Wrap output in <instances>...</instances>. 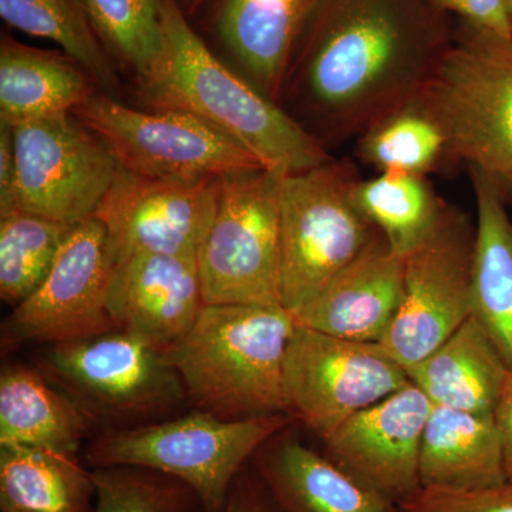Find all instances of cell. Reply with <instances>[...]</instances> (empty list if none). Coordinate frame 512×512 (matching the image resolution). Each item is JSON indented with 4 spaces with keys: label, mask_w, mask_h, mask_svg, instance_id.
<instances>
[{
    "label": "cell",
    "mask_w": 512,
    "mask_h": 512,
    "mask_svg": "<svg viewBox=\"0 0 512 512\" xmlns=\"http://www.w3.org/2000/svg\"><path fill=\"white\" fill-rule=\"evenodd\" d=\"M87 417L37 367L13 363L0 373V446L76 454L93 431Z\"/></svg>",
    "instance_id": "cb8c5ba5"
},
{
    "label": "cell",
    "mask_w": 512,
    "mask_h": 512,
    "mask_svg": "<svg viewBox=\"0 0 512 512\" xmlns=\"http://www.w3.org/2000/svg\"><path fill=\"white\" fill-rule=\"evenodd\" d=\"M431 406L412 382L346 420L322 440L323 454L402 504L419 493L420 453Z\"/></svg>",
    "instance_id": "9a60e30c"
},
{
    "label": "cell",
    "mask_w": 512,
    "mask_h": 512,
    "mask_svg": "<svg viewBox=\"0 0 512 512\" xmlns=\"http://www.w3.org/2000/svg\"><path fill=\"white\" fill-rule=\"evenodd\" d=\"M106 225L90 217L74 227L52 271L0 326L2 350L57 345L116 330L107 311L111 276Z\"/></svg>",
    "instance_id": "4fadbf2b"
},
{
    "label": "cell",
    "mask_w": 512,
    "mask_h": 512,
    "mask_svg": "<svg viewBox=\"0 0 512 512\" xmlns=\"http://www.w3.org/2000/svg\"><path fill=\"white\" fill-rule=\"evenodd\" d=\"M353 195L360 212L402 258L426 241L448 204L429 178L397 171L360 178Z\"/></svg>",
    "instance_id": "484cf974"
},
{
    "label": "cell",
    "mask_w": 512,
    "mask_h": 512,
    "mask_svg": "<svg viewBox=\"0 0 512 512\" xmlns=\"http://www.w3.org/2000/svg\"><path fill=\"white\" fill-rule=\"evenodd\" d=\"M416 103L443 133L450 163L487 178L512 211V35L456 19Z\"/></svg>",
    "instance_id": "277c9868"
},
{
    "label": "cell",
    "mask_w": 512,
    "mask_h": 512,
    "mask_svg": "<svg viewBox=\"0 0 512 512\" xmlns=\"http://www.w3.org/2000/svg\"><path fill=\"white\" fill-rule=\"evenodd\" d=\"M404 512H512V481L480 488L421 487Z\"/></svg>",
    "instance_id": "1f68e13d"
},
{
    "label": "cell",
    "mask_w": 512,
    "mask_h": 512,
    "mask_svg": "<svg viewBox=\"0 0 512 512\" xmlns=\"http://www.w3.org/2000/svg\"><path fill=\"white\" fill-rule=\"evenodd\" d=\"M76 225L32 212L0 217V298L13 308L26 301L52 271Z\"/></svg>",
    "instance_id": "83f0119b"
},
{
    "label": "cell",
    "mask_w": 512,
    "mask_h": 512,
    "mask_svg": "<svg viewBox=\"0 0 512 512\" xmlns=\"http://www.w3.org/2000/svg\"><path fill=\"white\" fill-rule=\"evenodd\" d=\"M36 367L96 434L163 420L188 402L167 353L120 329L46 346Z\"/></svg>",
    "instance_id": "8992f818"
},
{
    "label": "cell",
    "mask_w": 512,
    "mask_h": 512,
    "mask_svg": "<svg viewBox=\"0 0 512 512\" xmlns=\"http://www.w3.org/2000/svg\"><path fill=\"white\" fill-rule=\"evenodd\" d=\"M315 2L217 0L215 5L212 33L229 66L275 103Z\"/></svg>",
    "instance_id": "d6986e66"
},
{
    "label": "cell",
    "mask_w": 512,
    "mask_h": 512,
    "mask_svg": "<svg viewBox=\"0 0 512 512\" xmlns=\"http://www.w3.org/2000/svg\"><path fill=\"white\" fill-rule=\"evenodd\" d=\"M251 464L281 512H404L323 451L306 446L289 426L266 441Z\"/></svg>",
    "instance_id": "ac0fdd59"
},
{
    "label": "cell",
    "mask_w": 512,
    "mask_h": 512,
    "mask_svg": "<svg viewBox=\"0 0 512 512\" xmlns=\"http://www.w3.org/2000/svg\"><path fill=\"white\" fill-rule=\"evenodd\" d=\"M285 175L262 167L215 180L211 221L198 251L205 305L284 308L281 197Z\"/></svg>",
    "instance_id": "52a82bcc"
},
{
    "label": "cell",
    "mask_w": 512,
    "mask_h": 512,
    "mask_svg": "<svg viewBox=\"0 0 512 512\" xmlns=\"http://www.w3.org/2000/svg\"><path fill=\"white\" fill-rule=\"evenodd\" d=\"M92 470L76 454L0 446V511L94 512Z\"/></svg>",
    "instance_id": "d4e9b609"
},
{
    "label": "cell",
    "mask_w": 512,
    "mask_h": 512,
    "mask_svg": "<svg viewBox=\"0 0 512 512\" xmlns=\"http://www.w3.org/2000/svg\"><path fill=\"white\" fill-rule=\"evenodd\" d=\"M508 366L470 316L431 355L407 367L410 382L433 406L494 416L507 380Z\"/></svg>",
    "instance_id": "44dd1931"
},
{
    "label": "cell",
    "mask_w": 512,
    "mask_h": 512,
    "mask_svg": "<svg viewBox=\"0 0 512 512\" xmlns=\"http://www.w3.org/2000/svg\"><path fill=\"white\" fill-rule=\"evenodd\" d=\"M505 9H507L508 19H510L512 29V0H504Z\"/></svg>",
    "instance_id": "74e56055"
},
{
    "label": "cell",
    "mask_w": 512,
    "mask_h": 512,
    "mask_svg": "<svg viewBox=\"0 0 512 512\" xmlns=\"http://www.w3.org/2000/svg\"><path fill=\"white\" fill-rule=\"evenodd\" d=\"M494 420L503 441L505 476L507 480L512 481V369L505 380L500 402L495 409Z\"/></svg>",
    "instance_id": "d590c367"
},
{
    "label": "cell",
    "mask_w": 512,
    "mask_h": 512,
    "mask_svg": "<svg viewBox=\"0 0 512 512\" xmlns=\"http://www.w3.org/2000/svg\"><path fill=\"white\" fill-rule=\"evenodd\" d=\"M474 245L476 221L447 204L434 231L404 258L402 305L380 342L404 370L470 319Z\"/></svg>",
    "instance_id": "8fae6325"
},
{
    "label": "cell",
    "mask_w": 512,
    "mask_h": 512,
    "mask_svg": "<svg viewBox=\"0 0 512 512\" xmlns=\"http://www.w3.org/2000/svg\"><path fill=\"white\" fill-rule=\"evenodd\" d=\"M19 211L18 165L13 128L0 123V217Z\"/></svg>",
    "instance_id": "e575fe53"
},
{
    "label": "cell",
    "mask_w": 512,
    "mask_h": 512,
    "mask_svg": "<svg viewBox=\"0 0 512 512\" xmlns=\"http://www.w3.org/2000/svg\"><path fill=\"white\" fill-rule=\"evenodd\" d=\"M349 160L286 174L281 197V298L302 308L367 247L377 229L357 208Z\"/></svg>",
    "instance_id": "ba28073f"
},
{
    "label": "cell",
    "mask_w": 512,
    "mask_h": 512,
    "mask_svg": "<svg viewBox=\"0 0 512 512\" xmlns=\"http://www.w3.org/2000/svg\"><path fill=\"white\" fill-rule=\"evenodd\" d=\"M295 328L285 308L205 305L190 332L165 353L195 410L224 420L289 416L285 356Z\"/></svg>",
    "instance_id": "3957f363"
},
{
    "label": "cell",
    "mask_w": 512,
    "mask_h": 512,
    "mask_svg": "<svg viewBox=\"0 0 512 512\" xmlns=\"http://www.w3.org/2000/svg\"><path fill=\"white\" fill-rule=\"evenodd\" d=\"M164 0H84L94 29L114 62L143 79L163 50Z\"/></svg>",
    "instance_id": "f546056e"
},
{
    "label": "cell",
    "mask_w": 512,
    "mask_h": 512,
    "mask_svg": "<svg viewBox=\"0 0 512 512\" xmlns=\"http://www.w3.org/2000/svg\"><path fill=\"white\" fill-rule=\"evenodd\" d=\"M180 3L181 9L184 10L185 15L190 18L194 16L208 2V0H177Z\"/></svg>",
    "instance_id": "8d00e7d4"
},
{
    "label": "cell",
    "mask_w": 512,
    "mask_h": 512,
    "mask_svg": "<svg viewBox=\"0 0 512 512\" xmlns=\"http://www.w3.org/2000/svg\"><path fill=\"white\" fill-rule=\"evenodd\" d=\"M0 18L26 35L52 40L92 74L100 92L117 96V63L97 35L84 0H0Z\"/></svg>",
    "instance_id": "4316f807"
},
{
    "label": "cell",
    "mask_w": 512,
    "mask_h": 512,
    "mask_svg": "<svg viewBox=\"0 0 512 512\" xmlns=\"http://www.w3.org/2000/svg\"><path fill=\"white\" fill-rule=\"evenodd\" d=\"M94 512H204L200 498L177 478L150 468H92Z\"/></svg>",
    "instance_id": "4dcf8cb0"
},
{
    "label": "cell",
    "mask_w": 512,
    "mask_h": 512,
    "mask_svg": "<svg viewBox=\"0 0 512 512\" xmlns=\"http://www.w3.org/2000/svg\"><path fill=\"white\" fill-rule=\"evenodd\" d=\"M403 288L404 258L377 231L357 258L292 313L298 325L326 335L380 343L402 305Z\"/></svg>",
    "instance_id": "e0dca14e"
},
{
    "label": "cell",
    "mask_w": 512,
    "mask_h": 512,
    "mask_svg": "<svg viewBox=\"0 0 512 512\" xmlns=\"http://www.w3.org/2000/svg\"><path fill=\"white\" fill-rule=\"evenodd\" d=\"M163 50L138 79L151 110L190 113L247 148L266 168L301 173L332 160L278 103L222 62L188 22L177 0L163 2Z\"/></svg>",
    "instance_id": "7a4b0ae2"
},
{
    "label": "cell",
    "mask_w": 512,
    "mask_h": 512,
    "mask_svg": "<svg viewBox=\"0 0 512 512\" xmlns=\"http://www.w3.org/2000/svg\"><path fill=\"white\" fill-rule=\"evenodd\" d=\"M198 255H140L113 265L107 311L117 329L167 352L204 309Z\"/></svg>",
    "instance_id": "2e32d148"
},
{
    "label": "cell",
    "mask_w": 512,
    "mask_h": 512,
    "mask_svg": "<svg viewBox=\"0 0 512 512\" xmlns=\"http://www.w3.org/2000/svg\"><path fill=\"white\" fill-rule=\"evenodd\" d=\"M421 487L480 488L507 480L494 416L431 406L420 453Z\"/></svg>",
    "instance_id": "603a6c76"
},
{
    "label": "cell",
    "mask_w": 512,
    "mask_h": 512,
    "mask_svg": "<svg viewBox=\"0 0 512 512\" xmlns=\"http://www.w3.org/2000/svg\"><path fill=\"white\" fill-rule=\"evenodd\" d=\"M215 180H154L119 165L94 215L106 225L111 264L140 255H198L214 208Z\"/></svg>",
    "instance_id": "5bb4252c"
},
{
    "label": "cell",
    "mask_w": 512,
    "mask_h": 512,
    "mask_svg": "<svg viewBox=\"0 0 512 512\" xmlns=\"http://www.w3.org/2000/svg\"><path fill=\"white\" fill-rule=\"evenodd\" d=\"M409 383L380 343L335 338L296 323L285 356L289 416L320 440Z\"/></svg>",
    "instance_id": "30bf717a"
},
{
    "label": "cell",
    "mask_w": 512,
    "mask_h": 512,
    "mask_svg": "<svg viewBox=\"0 0 512 512\" xmlns=\"http://www.w3.org/2000/svg\"><path fill=\"white\" fill-rule=\"evenodd\" d=\"M476 201L471 316L512 369V217L493 185L468 171Z\"/></svg>",
    "instance_id": "7402d4cb"
},
{
    "label": "cell",
    "mask_w": 512,
    "mask_h": 512,
    "mask_svg": "<svg viewBox=\"0 0 512 512\" xmlns=\"http://www.w3.org/2000/svg\"><path fill=\"white\" fill-rule=\"evenodd\" d=\"M13 128L19 210L77 225L94 217L116 177V158L74 114Z\"/></svg>",
    "instance_id": "7c38bea8"
},
{
    "label": "cell",
    "mask_w": 512,
    "mask_h": 512,
    "mask_svg": "<svg viewBox=\"0 0 512 512\" xmlns=\"http://www.w3.org/2000/svg\"><path fill=\"white\" fill-rule=\"evenodd\" d=\"M221 512H281L261 478L249 464L239 474Z\"/></svg>",
    "instance_id": "836d02e7"
},
{
    "label": "cell",
    "mask_w": 512,
    "mask_h": 512,
    "mask_svg": "<svg viewBox=\"0 0 512 512\" xmlns=\"http://www.w3.org/2000/svg\"><path fill=\"white\" fill-rule=\"evenodd\" d=\"M289 424L288 414L224 420L195 410L96 434L86 448V460L92 468L136 466L167 474L197 494L204 512H221L239 474Z\"/></svg>",
    "instance_id": "5b68a950"
},
{
    "label": "cell",
    "mask_w": 512,
    "mask_h": 512,
    "mask_svg": "<svg viewBox=\"0 0 512 512\" xmlns=\"http://www.w3.org/2000/svg\"><path fill=\"white\" fill-rule=\"evenodd\" d=\"M74 116L124 170L154 180H215L262 168L234 138L180 110H138L97 92Z\"/></svg>",
    "instance_id": "9c48e42d"
},
{
    "label": "cell",
    "mask_w": 512,
    "mask_h": 512,
    "mask_svg": "<svg viewBox=\"0 0 512 512\" xmlns=\"http://www.w3.org/2000/svg\"><path fill=\"white\" fill-rule=\"evenodd\" d=\"M454 26L433 0H316L279 104L330 153L416 103Z\"/></svg>",
    "instance_id": "6da1fadb"
},
{
    "label": "cell",
    "mask_w": 512,
    "mask_h": 512,
    "mask_svg": "<svg viewBox=\"0 0 512 512\" xmlns=\"http://www.w3.org/2000/svg\"><path fill=\"white\" fill-rule=\"evenodd\" d=\"M458 20L512 35L504 0H433Z\"/></svg>",
    "instance_id": "d6a6232c"
},
{
    "label": "cell",
    "mask_w": 512,
    "mask_h": 512,
    "mask_svg": "<svg viewBox=\"0 0 512 512\" xmlns=\"http://www.w3.org/2000/svg\"><path fill=\"white\" fill-rule=\"evenodd\" d=\"M100 92L72 56L0 36V123L10 127L73 114Z\"/></svg>",
    "instance_id": "ffe728a7"
},
{
    "label": "cell",
    "mask_w": 512,
    "mask_h": 512,
    "mask_svg": "<svg viewBox=\"0 0 512 512\" xmlns=\"http://www.w3.org/2000/svg\"><path fill=\"white\" fill-rule=\"evenodd\" d=\"M356 156L377 173L424 175L450 164L439 126L414 103L369 128L356 140Z\"/></svg>",
    "instance_id": "f1b7e54d"
}]
</instances>
